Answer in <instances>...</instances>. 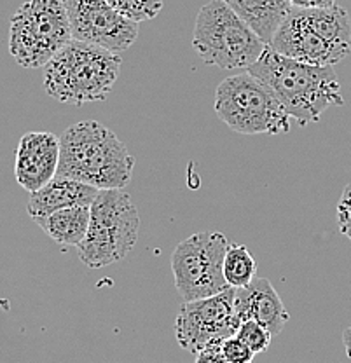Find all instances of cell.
<instances>
[{"mask_svg":"<svg viewBox=\"0 0 351 363\" xmlns=\"http://www.w3.org/2000/svg\"><path fill=\"white\" fill-rule=\"evenodd\" d=\"M236 289L229 286L224 292L184 302L175 321V335L180 347L198 354L211 344H218L236 334L241 320L234 306Z\"/></svg>","mask_w":351,"mask_h":363,"instance_id":"10","label":"cell"},{"mask_svg":"<svg viewBox=\"0 0 351 363\" xmlns=\"http://www.w3.org/2000/svg\"><path fill=\"white\" fill-rule=\"evenodd\" d=\"M98 196V189L81 182L55 177L39 191L30 194L26 211L33 222L48 217L55 211L72 206H91Z\"/></svg>","mask_w":351,"mask_h":363,"instance_id":"14","label":"cell"},{"mask_svg":"<svg viewBox=\"0 0 351 363\" xmlns=\"http://www.w3.org/2000/svg\"><path fill=\"white\" fill-rule=\"evenodd\" d=\"M257 262L245 245L229 243L224 257V278L233 289H243L255 279Z\"/></svg>","mask_w":351,"mask_h":363,"instance_id":"17","label":"cell"},{"mask_svg":"<svg viewBox=\"0 0 351 363\" xmlns=\"http://www.w3.org/2000/svg\"><path fill=\"white\" fill-rule=\"evenodd\" d=\"M119 14L135 23L154 20L161 13L165 0H107Z\"/></svg>","mask_w":351,"mask_h":363,"instance_id":"18","label":"cell"},{"mask_svg":"<svg viewBox=\"0 0 351 363\" xmlns=\"http://www.w3.org/2000/svg\"><path fill=\"white\" fill-rule=\"evenodd\" d=\"M222 353L229 363H252L254 360V351L247 346L240 337H231L222 340Z\"/></svg>","mask_w":351,"mask_h":363,"instance_id":"20","label":"cell"},{"mask_svg":"<svg viewBox=\"0 0 351 363\" xmlns=\"http://www.w3.org/2000/svg\"><path fill=\"white\" fill-rule=\"evenodd\" d=\"M218 119L241 135H282L290 131V116L280 98L250 72L224 79L215 91Z\"/></svg>","mask_w":351,"mask_h":363,"instance_id":"6","label":"cell"},{"mask_svg":"<svg viewBox=\"0 0 351 363\" xmlns=\"http://www.w3.org/2000/svg\"><path fill=\"white\" fill-rule=\"evenodd\" d=\"M229 241L222 233H196L180 241L172 253V272L184 302L211 297L229 289L224 257Z\"/></svg>","mask_w":351,"mask_h":363,"instance_id":"9","label":"cell"},{"mask_svg":"<svg viewBox=\"0 0 351 363\" xmlns=\"http://www.w3.org/2000/svg\"><path fill=\"white\" fill-rule=\"evenodd\" d=\"M248 72L274 91L290 119H296L301 128L318 123L328 107L345 105L334 67L285 58L267 45Z\"/></svg>","mask_w":351,"mask_h":363,"instance_id":"1","label":"cell"},{"mask_svg":"<svg viewBox=\"0 0 351 363\" xmlns=\"http://www.w3.org/2000/svg\"><path fill=\"white\" fill-rule=\"evenodd\" d=\"M91 206H72L39 218L35 224L58 245L79 247L88 234Z\"/></svg>","mask_w":351,"mask_h":363,"instance_id":"16","label":"cell"},{"mask_svg":"<svg viewBox=\"0 0 351 363\" xmlns=\"http://www.w3.org/2000/svg\"><path fill=\"white\" fill-rule=\"evenodd\" d=\"M269 48L285 58L318 67H334L351 52V20L345 7H292Z\"/></svg>","mask_w":351,"mask_h":363,"instance_id":"3","label":"cell"},{"mask_svg":"<svg viewBox=\"0 0 351 363\" xmlns=\"http://www.w3.org/2000/svg\"><path fill=\"white\" fill-rule=\"evenodd\" d=\"M133 154L114 131L96 121L72 124L60 136L56 177L108 191L126 187L133 177Z\"/></svg>","mask_w":351,"mask_h":363,"instance_id":"2","label":"cell"},{"mask_svg":"<svg viewBox=\"0 0 351 363\" xmlns=\"http://www.w3.org/2000/svg\"><path fill=\"white\" fill-rule=\"evenodd\" d=\"M335 217H338V227L341 234L351 241V182L342 191Z\"/></svg>","mask_w":351,"mask_h":363,"instance_id":"21","label":"cell"},{"mask_svg":"<svg viewBox=\"0 0 351 363\" xmlns=\"http://www.w3.org/2000/svg\"><path fill=\"white\" fill-rule=\"evenodd\" d=\"M234 335L243 340V342L247 344L254 353H264V351L269 350L271 339H273V335L269 334V330L264 328L262 325L254 320L241 321Z\"/></svg>","mask_w":351,"mask_h":363,"instance_id":"19","label":"cell"},{"mask_svg":"<svg viewBox=\"0 0 351 363\" xmlns=\"http://www.w3.org/2000/svg\"><path fill=\"white\" fill-rule=\"evenodd\" d=\"M290 4L297 9H323L335 6V0H290Z\"/></svg>","mask_w":351,"mask_h":363,"instance_id":"23","label":"cell"},{"mask_svg":"<svg viewBox=\"0 0 351 363\" xmlns=\"http://www.w3.org/2000/svg\"><path fill=\"white\" fill-rule=\"evenodd\" d=\"M121 63L119 55L72 39L44 67V89L60 104L101 101L114 88Z\"/></svg>","mask_w":351,"mask_h":363,"instance_id":"4","label":"cell"},{"mask_svg":"<svg viewBox=\"0 0 351 363\" xmlns=\"http://www.w3.org/2000/svg\"><path fill=\"white\" fill-rule=\"evenodd\" d=\"M70 21L72 39L100 45L121 55L135 44L138 23L119 14L107 0H63Z\"/></svg>","mask_w":351,"mask_h":363,"instance_id":"11","label":"cell"},{"mask_svg":"<svg viewBox=\"0 0 351 363\" xmlns=\"http://www.w3.org/2000/svg\"><path fill=\"white\" fill-rule=\"evenodd\" d=\"M140 215L131 196L123 189L98 191L91 204L88 234L79 245V259L91 269L123 260L138 241Z\"/></svg>","mask_w":351,"mask_h":363,"instance_id":"7","label":"cell"},{"mask_svg":"<svg viewBox=\"0 0 351 363\" xmlns=\"http://www.w3.org/2000/svg\"><path fill=\"white\" fill-rule=\"evenodd\" d=\"M224 2L257 33L266 45L271 44L277 30L292 9L290 0H224Z\"/></svg>","mask_w":351,"mask_h":363,"instance_id":"15","label":"cell"},{"mask_svg":"<svg viewBox=\"0 0 351 363\" xmlns=\"http://www.w3.org/2000/svg\"><path fill=\"white\" fill-rule=\"evenodd\" d=\"M192 48L206 65L248 70L267 45L224 0H210L196 16Z\"/></svg>","mask_w":351,"mask_h":363,"instance_id":"5","label":"cell"},{"mask_svg":"<svg viewBox=\"0 0 351 363\" xmlns=\"http://www.w3.org/2000/svg\"><path fill=\"white\" fill-rule=\"evenodd\" d=\"M342 344H345L346 354H348V358L351 360V327L342 332Z\"/></svg>","mask_w":351,"mask_h":363,"instance_id":"24","label":"cell"},{"mask_svg":"<svg viewBox=\"0 0 351 363\" xmlns=\"http://www.w3.org/2000/svg\"><path fill=\"white\" fill-rule=\"evenodd\" d=\"M70 40L63 0H26L11 18L9 52L23 68H44Z\"/></svg>","mask_w":351,"mask_h":363,"instance_id":"8","label":"cell"},{"mask_svg":"<svg viewBox=\"0 0 351 363\" xmlns=\"http://www.w3.org/2000/svg\"><path fill=\"white\" fill-rule=\"evenodd\" d=\"M196 363H229L222 353V342L211 344L196 354Z\"/></svg>","mask_w":351,"mask_h":363,"instance_id":"22","label":"cell"},{"mask_svg":"<svg viewBox=\"0 0 351 363\" xmlns=\"http://www.w3.org/2000/svg\"><path fill=\"white\" fill-rule=\"evenodd\" d=\"M60 138L49 131H30L21 136L16 149L14 175L26 192H35L58 173Z\"/></svg>","mask_w":351,"mask_h":363,"instance_id":"12","label":"cell"},{"mask_svg":"<svg viewBox=\"0 0 351 363\" xmlns=\"http://www.w3.org/2000/svg\"><path fill=\"white\" fill-rule=\"evenodd\" d=\"M234 306L241 321H257L269 330L273 337L280 334L286 321L290 320L280 295L267 278H257L243 289H236Z\"/></svg>","mask_w":351,"mask_h":363,"instance_id":"13","label":"cell"}]
</instances>
